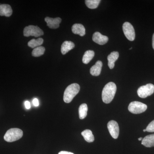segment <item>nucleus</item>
<instances>
[{
  "instance_id": "nucleus-1",
  "label": "nucleus",
  "mask_w": 154,
  "mask_h": 154,
  "mask_svg": "<svg viewBox=\"0 0 154 154\" xmlns=\"http://www.w3.org/2000/svg\"><path fill=\"white\" fill-rule=\"evenodd\" d=\"M116 86L115 83L110 82L106 84L102 92V99L103 102L108 104L112 102L116 91Z\"/></svg>"
},
{
  "instance_id": "nucleus-2",
  "label": "nucleus",
  "mask_w": 154,
  "mask_h": 154,
  "mask_svg": "<svg viewBox=\"0 0 154 154\" xmlns=\"http://www.w3.org/2000/svg\"><path fill=\"white\" fill-rule=\"evenodd\" d=\"M80 87L79 84L74 83L67 87L64 93L63 100L65 102L69 103L79 92Z\"/></svg>"
},
{
  "instance_id": "nucleus-3",
  "label": "nucleus",
  "mask_w": 154,
  "mask_h": 154,
  "mask_svg": "<svg viewBox=\"0 0 154 154\" xmlns=\"http://www.w3.org/2000/svg\"><path fill=\"white\" fill-rule=\"evenodd\" d=\"M23 131L18 128L8 130L4 136V139L8 142H13L19 140L23 136Z\"/></svg>"
},
{
  "instance_id": "nucleus-4",
  "label": "nucleus",
  "mask_w": 154,
  "mask_h": 154,
  "mask_svg": "<svg viewBox=\"0 0 154 154\" xmlns=\"http://www.w3.org/2000/svg\"><path fill=\"white\" fill-rule=\"evenodd\" d=\"M147 106L142 102L134 101L131 102L128 106L129 112L134 114H140L143 113L146 110Z\"/></svg>"
},
{
  "instance_id": "nucleus-5",
  "label": "nucleus",
  "mask_w": 154,
  "mask_h": 154,
  "mask_svg": "<svg viewBox=\"0 0 154 154\" xmlns=\"http://www.w3.org/2000/svg\"><path fill=\"white\" fill-rule=\"evenodd\" d=\"M23 34L24 36L26 37H28L29 36L38 37L43 35L44 34V32L43 30L38 26L29 25L24 28Z\"/></svg>"
},
{
  "instance_id": "nucleus-6",
  "label": "nucleus",
  "mask_w": 154,
  "mask_h": 154,
  "mask_svg": "<svg viewBox=\"0 0 154 154\" xmlns=\"http://www.w3.org/2000/svg\"><path fill=\"white\" fill-rule=\"evenodd\" d=\"M137 92L138 95L140 98H146L154 93V85L153 84H148L141 86L138 89Z\"/></svg>"
},
{
  "instance_id": "nucleus-7",
  "label": "nucleus",
  "mask_w": 154,
  "mask_h": 154,
  "mask_svg": "<svg viewBox=\"0 0 154 154\" xmlns=\"http://www.w3.org/2000/svg\"><path fill=\"white\" fill-rule=\"evenodd\" d=\"M123 33L125 37L130 41H134L135 37L134 28L131 23L128 22H125L122 26Z\"/></svg>"
},
{
  "instance_id": "nucleus-8",
  "label": "nucleus",
  "mask_w": 154,
  "mask_h": 154,
  "mask_svg": "<svg viewBox=\"0 0 154 154\" xmlns=\"http://www.w3.org/2000/svg\"><path fill=\"white\" fill-rule=\"evenodd\" d=\"M107 128L111 136L116 139L119 135V129L118 123L114 120H111L107 123Z\"/></svg>"
},
{
  "instance_id": "nucleus-9",
  "label": "nucleus",
  "mask_w": 154,
  "mask_h": 154,
  "mask_svg": "<svg viewBox=\"0 0 154 154\" xmlns=\"http://www.w3.org/2000/svg\"><path fill=\"white\" fill-rule=\"evenodd\" d=\"M45 21L47 23V26L51 29H57L60 26V24L61 22V19L59 17L56 18H50L46 17Z\"/></svg>"
},
{
  "instance_id": "nucleus-10",
  "label": "nucleus",
  "mask_w": 154,
  "mask_h": 154,
  "mask_svg": "<svg viewBox=\"0 0 154 154\" xmlns=\"http://www.w3.org/2000/svg\"><path fill=\"white\" fill-rule=\"evenodd\" d=\"M93 40L94 42L100 45H103L107 43L108 41L107 36L102 35L99 32H96L93 34Z\"/></svg>"
},
{
  "instance_id": "nucleus-11",
  "label": "nucleus",
  "mask_w": 154,
  "mask_h": 154,
  "mask_svg": "<svg viewBox=\"0 0 154 154\" xmlns=\"http://www.w3.org/2000/svg\"><path fill=\"white\" fill-rule=\"evenodd\" d=\"M102 62L99 60L96 62V64L91 68L90 73L91 75L94 76H98L101 73L102 67Z\"/></svg>"
},
{
  "instance_id": "nucleus-12",
  "label": "nucleus",
  "mask_w": 154,
  "mask_h": 154,
  "mask_svg": "<svg viewBox=\"0 0 154 154\" xmlns=\"http://www.w3.org/2000/svg\"><path fill=\"white\" fill-rule=\"evenodd\" d=\"M119 53L117 51H113L107 57L108 66L109 68L113 69L115 66V62L118 59Z\"/></svg>"
},
{
  "instance_id": "nucleus-13",
  "label": "nucleus",
  "mask_w": 154,
  "mask_h": 154,
  "mask_svg": "<svg viewBox=\"0 0 154 154\" xmlns=\"http://www.w3.org/2000/svg\"><path fill=\"white\" fill-rule=\"evenodd\" d=\"M13 10L10 5L4 4L0 5V16L10 17L12 15Z\"/></svg>"
},
{
  "instance_id": "nucleus-14",
  "label": "nucleus",
  "mask_w": 154,
  "mask_h": 154,
  "mask_svg": "<svg viewBox=\"0 0 154 154\" xmlns=\"http://www.w3.org/2000/svg\"><path fill=\"white\" fill-rule=\"evenodd\" d=\"M72 30L73 33L75 34H79L80 36H84L86 33L85 28L81 24H75L73 25Z\"/></svg>"
},
{
  "instance_id": "nucleus-15",
  "label": "nucleus",
  "mask_w": 154,
  "mask_h": 154,
  "mask_svg": "<svg viewBox=\"0 0 154 154\" xmlns=\"http://www.w3.org/2000/svg\"><path fill=\"white\" fill-rule=\"evenodd\" d=\"M75 46L74 43L71 41L64 42L61 47V52L63 55L66 54L69 51L74 48Z\"/></svg>"
},
{
  "instance_id": "nucleus-16",
  "label": "nucleus",
  "mask_w": 154,
  "mask_h": 154,
  "mask_svg": "<svg viewBox=\"0 0 154 154\" xmlns=\"http://www.w3.org/2000/svg\"><path fill=\"white\" fill-rule=\"evenodd\" d=\"M141 144L146 147L154 146V134L146 136L142 140Z\"/></svg>"
},
{
  "instance_id": "nucleus-17",
  "label": "nucleus",
  "mask_w": 154,
  "mask_h": 154,
  "mask_svg": "<svg viewBox=\"0 0 154 154\" xmlns=\"http://www.w3.org/2000/svg\"><path fill=\"white\" fill-rule=\"evenodd\" d=\"M82 135L86 141L92 143L94 141V137L92 131L89 129H86L82 132Z\"/></svg>"
},
{
  "instance_id": "nucleus-18",
  "label": "nucleus",
  "mask_w": 154,
  "mask_h": 154,
  "mask_svg": "<svg viewBox=\"0 0 154 154\" xmlns=\"http://www.w3.org/2000/svg\"><path fill=\"white\" fill-rule=\"evenodd\" d=\"M95 55V52L92 50L87 51L83 56L82 61L83 63L88 64L90 62Z\"/></svg>"
},
{
  "instance_id": "nucleus-19",
  "label": "nucleus",
  "mask_w": 154,
  "mask_h": 154,
  "mask_svg": "<svg viewBox=\"0 0 154 154\" xmlns=\"http://www.w3.org/2000/svg\"><path fill=\"white\" fill-rule=\"evenodd\" d=\"M88 107L86 104H82L79 107V115L80 119H84L87 116Z\"/></svg>"
},
{
  "instance_id": "nucleus-20",
  "label": "nucleus",
  "mask_w": 154,
  "mask_h": 154,
  "mask_svg": "<svg viewBox=\"0 0 154 154\" xmlns=\"http://www.w3.org/2000/svg\"><path fill=\"white\" fill-rule=\"evenodd\" d=\"M43 39L42 38H39L37 39H32L28 42V45L31 48H36L38 46H40L43 43Z\"/></svg>"
},
{
  "instance_id": "nucleus-21",
  "label": "nucleus",
  "mask_w": 154,
  "mask_h": 154,
  "mask_svg": "<svg viewBox=\"0 0 154 154\" xmlns=\"http://www.w3.org/2000/svg\"><path fill=\"white\" fill-rule=\"evenodd\" d=\"M100 2V0H86L85 4L89 8L94 9L98 8Z\"/></svg>"
},
{
  "instance_id": "nucleus-22",
  "label": "nucleus",
  "mask_w": 154,
  "mask_h": 154,
  "mask_svg": "<svg viewBox=\"0 0 154 154\" xmlns=\"http://www.w3.org/2000/svg\"><path fill=\"white\" fill-rule=\"evenodd\" d=\"M45 51V48L42 46H38L34 48L32 52V55L35 57L41 56L44 54Z\"/></svg>"
},
{
  "instance_id": "nucleus-23",
  "label": "nucleus",
  "mask_w": 154,
  "mask_h": 154,
  "mask_svg": "<svg viewBox=\"0 0 154 154\" xmlns=\"http://www.w3.org/2000/svg\"><path fill=\"white\" fill-rule=\"evenodd\" d=\"M146 131L149 132H154V120H152L147 126Z\"/></svg>"
},
{
  "instance_id": "nucleus-24",
  "label": "nucleus",
  "mask_w": 154,
  "mask_h": 154,
  "mask_svg": "<svg viewBox=\"0 0 154 154\" xmlns=\"http://www.w3.org/2000/svg\"><path fill=\"white\" fill-rule=\"evenodd\" d=\"M33 105H34V106H36V107H37V106H38V105H39V102H38V99H36V98H35L33 99Z\"/></svg>"
},
{
  "instance_id": "nucleus-25",
  "label": "nucleus",
  "mask_w": 154,
  "mask_h": 154,
  "mask_svg": "<svg viewBox=\"0 0 154 154\" xmlns=\"http://www.w3.org/2000/svg\"><path fill=\"white\" fill-rule=\"evenodd\" d=\"M25 107H26V109H29L31 107V105H30V102L28 101H25Z\"/></svg>"
},
{
  "instance_id": "nucleus-26",
  "label": "nucleus",
  "mask_w": 154,
  "mask_h": 154,
  "mask_svg": "<svg viewBox=\"0 0 154 154\" xmlns=\"http://www.w3.org/2000/svg\"><path fill=\"white\" fill-rule=\"evenodd\" d=\"M58 154H74L71 152L67 151H61Z\"/></svg>"
},
{
  "instance_id": "nucleus-27",
  "label": "nucleus",
  "mask_w": 154,
  "mask_h": 154,
  "mask_svg": "<svg viewBox=\"0 0 154 154\" xmlns=\"http://www.w3.org/2000/svg\"><path fill=\"white\" fill-rule=\"evenodd\" d=\"M152 47L154 50V33L152 36Z\"/></svg>"
},
{
  "instance_id": "nucleus-28",
  "label": "nucleus",
  "mask_w": 154,
  "mask_h": 154,
  "mask_svg": "<svg viewBox=\"0 0 154 154\" xmlns=\"http://www.w3.org/2000/svg\"><path fill=\"white\" fill-rule=\"evenodd\" d=\"M143 138L142 137H140L138 138V140L139 141H140V140H143Z\"/></svg>"
},
{
  "instance_id": "nucleus-29",
  "label": "nucleus",
  "mask_w": 154,
  "mask_h": 154,
  "mask_svg": "<svg viewBox=\"0 0 154 154\" xmlns=\"http://www.w3.org/2000/svg\"><path fill=\"white\" fill-rule=\"evenodd\" d=\"M143 131H144V132H146V129H143Z\"/></svg>"
}]
</instances>
